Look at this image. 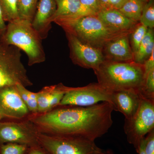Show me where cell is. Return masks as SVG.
Segmentation results:
<instances>
[{
    "label": "cell",
    "mask_w": 154,
    "mask_h": 154,
    "mask_svg": "<svg viewBox=\"0 0 154 154\" xmlns=\"http://www.w3.org/2000/svg\"><path fill=\"white\" fill-rule=\"evenodd\" d=\"M141 94L144 98L154 99V69L145 79Z\"/></svg>",
    "instance_id": "25"
},
{
    "label": "cell",
    "mask_w": 154,
    "mask_h": 154,
    "mask_svg": "<svg viewBox=\"0 0 154 154\" xmlns=\"http://www.w3.org/2000/svg\"><path fill=\"white\" fill-rule=\"evenodd\" d=\"M0 121V145L14 143L29 148L40 146L37 139L38 130L28 118Z\"/></svg>",
    "instance_id": "8"
},
{
    "label": "cell",
    "mask_w": 154,
    "mask_h": 154,
    "mask_svg": "<svg viewBox=\"0 0 154 154\" xmlns=\"http://www.w3.org/2000/svg\"><path fill=\"white\" fill-rule=\"evenodd\" d=\"M148 0H127L119 11L127 18L139 23L142 12Z\"/></svg>",
    "instance_id": "18"
},
{
    "label": "cell",
    "mask_w": 154,
    "mask_h": 154,
    "mask_svg": "<svg viewBox=\"0 0 154 154\" xmlns=\"http://www.w3.org/2000/svg\"><path fill=\"white\" fill-rule=\"evenodd\" d=\"M145 154H154V130L147 135L144 139Z\"/></svg>",
    "instance_id": "29"
},
{
    "label": "cell",
    "mask_w": 154,
    "mask_h": 154,
    "mask_svg": "<svg viewBox=\"0 0 154 154\" xmlns=\"http://www.w3.org/2000/svg\"><path fill=\"white\" fill-rule=\"evenodd\" d=\"M143 97L133 90L114 91L111 93V103L113 110L124 115L125 119L131 118L137 111Z\"/></svg>",
    "instance_id": "13"
},
{
    "label": "cell",
    "mask_w": 154,
    "mask_h": 154,
    "mask_svg": "<svg viewBox=\"0 0 154 154\" xmlns=\"http://www.w3.org/2000/svg\"><path fill=\"white\" fill-rule=\"evenodd\" d=\"M5 22L3 19L2 10L0 8V42L5 31L6 26H7Z\"/></svg>",
    "instance_id": "32"
},
{
    "label": "cell",
    "mask_w": 154,
    "mask_h": 154,
    "mask_svg": "<svg viewBox=\"0 0 154 154\" xmlns=\"http://www.w3.org/2000/svg\"><path fill=\"white\" fill-rule=\"evenodd\" d=\"M2 116H1V113H0V121H2Z\"/></svg>",
    "instance_id": "34"
},
{
    "label": "cell",
    "mask_w": 154,
    "mask_h": 154,
    "mask_svg": "<svg viewBox=\"0 0 154 154\" xmlns=\"http://www.w3.org/2000/svg\"><path fill=\"white\" fill-rule=\"evenodd\" d=\"M0 8L5 22H11L19 19L17 0H0Z\"/></svg>",
    "instance_id": "22"
},
{
    "label": "cell",
    "mask_w": 154,
    "mask_h": 154,
    "mask_svg": "<svg viewBox=\"0 0 154 154\" xmlns=\"http://www.w3.org/2000/svg\"><path fill=\"white\" fill-rule=\"evenodd\" d=\"M54 22L82 42L100 50L111 39L130 33L116 32L107 28L97 15L82 16Z\"/></svg>",
    "instance_id": "4"
},
{
    "label": "cell",
    "mask_w": 154,
    "mask_h": 154,
    "mask_svg": "<svg viewBox=\"0 0 154 154\" xmlns=\"http://www.w3.org/2000/svg\"><path fill=\"white\" fill-rule=\"evenodd\" d=\"M97 16L107 28L116 32L131 33L138 23L131 21L116 9L102 10Z\"/></svg>",
    "instance_id": "15"
},
{
    "label": "cell",
    "mask_w": 154,
    "mask_h": 154,
    "mask_svg": "<svg viewBox=\"0 0 154 154\" xmlns=\"http://www.w3.org/2000/svg\"><path fill=\"white\" fill-rule=\"evenodd\" d=\"M144 139L145 138L141 141L138 149L136 151L139 154H145L144 149L145 142Z\"/></svg>",
    "instance_id": "33"
},
{
    "label": "cell",
    "mask_w": 154,
    "mask_h": 154,
    "mask_svg": "<svg viewBox=\"0 0 154 154\" xmlns=\"http://www.w3.org/2000/svg\"><path fill=\"white\" fill-rule=\"evenodd\" d=\"M38 2V0H17L19 19L32 22Z\"/></svg>",
    "instance_id": "19"
},
{
    "label": "cell",
    "mask_w": 154,
    "mask_h": 154,
    "mask_svg": "<svg viewBox=\"0 0 154 154\" xmlns=\"http://www.w3.org/2000/svg\"><path fill=\"white\" fill-rule=\"evenodd\" d=\"M70 49V57L73 62L80 66L99 68L105 60L101 50L82 42L71 33L66 32Z\"/></svg>",
    "instance_id": "10"
},
{
    "label": "cell",
    "mask_w": 154,
    "mask_h": 154,
    "mask_svg": "<svg viewBox=\"0 0 154 154\" xmlns=\"http://www.w3.org/2000/svg\"><path fill=\"white\" fill-rule=\"evenodd\" d=\"M85 16L97 15L101 11L98 0H79Z\"/></svg>",
    "instance_id": "27"
},
{
    "label": "cell",
    "mask_w": 154,
    "mask_h": 154,
    "mask_svg": "<svg viewBox=\"0 0 154 154\" xmlns=\"http://www.w3.org/2000/svg\"><path fill=\"white\" fill-rule=\"evenodd\" d=\"M113 110L112 104L106 102L88 107L63 105L45 113L30 114L28 118L39 132L76 136L95 141L111 127Z\"/></svg>",
    "instance_id": "1"
},
{
    "label": "cell",
    "mask_w": 154,
    "mask_h": 154,
    "mask_svg": "<svg viewBox=\"0 0 154 154\" xmlns=\"http://www.w3.org/2000/svg\"><path fill=\"white\" fill-rule=\"evenodd\" d=\"M42 38L31 22L20 19L8 22L0 43L16 46L27 54L30 66L46 60Z\"/></svg>",
    "instance_id": "3"
},
{
    "label": "cell",
    "mask_w": 154,
    "mask_h": 154,
    "mask_svg": "<svg viewBox=\"0 0 154 154\" xmlns=\"http://www.w3.org/2000/svg\"><path fill=\"white\" fill-rule=\"evenodd\" d=\"M111 93L98 83L80 88L66 87L65 94L58 106L88 107L102 102L111 103Z\"/></svg>",
    "instance_id": "9"
},
{
    "label": "cell",
    "mask_w": 154,
    "mask_h": 154,
    "mask_svg": "<svg viewBox=\"0 0 154 154\" xmlns=\"http://www.w3.org/2000/svg\"><path fill=\"white\" fill-rule=\"evenodd\" d=\"M56 9L55 0H38L31 24L42 39L47 37L51 28V19L55 14Z\"/></svg>",
    "instance_id": "14"
},
{
    "label": "cell",
    "mask_w": 154,
    "mask_h": 154,
    "mask_svg": "<svg viewBox=\"0 0 154 154\" xmlns=\"http://www.w3.org/2000/svg\"><path fill=\"white\" fill-rule=\"evenodd\" d=\"M94 72L98 84L107 91L133 90L141 94L144 82L143 65L105 60Z\"/></svg>",
    "instance_id": "2"
},
{
    "label": "cell",
    "mask_w": 154,
    "mask_h": 154,
    "mask_svg": "<svg viewBox=\"0 0 154 154\" xmlns=\"http://www.w3.org/2000/svg\"><path fill=\"white\" fill-rule=\"evenodd\" d=\"M147 28L138 23L130 33V43L134 54L136 52L141 42L145 36Z\"/></svg>",
    "instance_id": "23"
},
{
    "label": "cell",
    "mask_w": 154,
    "mask_h": 154,
    "mask_svg": "<svg viewBox=\"0 0 154 154\" xmlns=\"http://www.w3.org/2000/svg\"><path fill=\"white\" fill-rule=\"evenodd\" d=\"M16 87L30 114L38 113L37 93L28 91L25 87L20 84H17Z\"/></svg>",
    "instance_id": "20"
},
{
    "label": "cell",
    "mask_w": 154,
    "mask_h": 154,
    "mask_svg": "<svg viewBox=\"0 0 154 154\" xmlns=\"http://www.w3.org/2000/svg\"><path fill=\"white\" fill-rule=\"evenodd\" d=\"M129 34L118 36L104 45L101 51L105 60L118 62L134 61V53L130 43Z\"/></svg>",
    "instance_id": "12"
},
{
    "label": "cell",
    "mask_w": 154,
    "mask_h": 154,
    "mask_svg": "<svg viewBox=\"0 0 154 154\" xmlns=\"http://www.w3.org/2000/svg\"><path fill=\"white\" fill-rule=\"evenodd\" d=\"M0 113L2 119L11 120L25 119L30 115L16 85L0 88Z\"/></svg>",
    "instance_id": "11"
},
{
    "label": "cell",
    "mask_w": 154,
    "mask_h": 154,
    "mask_svg": "<svg viewBox=\"0 0 154 154\" xmlns=\"http://www.w3.org/2000/svg\"><path fill=\"white\" fill-rule=\"evenodd\" d=\"M143 65L144 72V78L145 79L149 73L153 69H154V51Z\"/></svg>",
    "instance_id": "30"
},
{
    "label": "cell",
    "mask_w": 154,
    "mask_h": 154,
    "mask_svg": "<svg viewBox=\"0 0 154 154\" xmlns=\"http://www.w3.org/2000/svg\"><path fill=\"white\" fill-rule=\"evenodd\" d=\"M55 86H46L37 92L38 113H44L50 110L51 97Z\"/></svg>",
    "instance_id": "21"
},
{
    "label": "cell",
    "mask_w": 154,
    "mask_h": 154,
    "mask_svg": "<svg viewBox=\"0 0 154 154\" xmlns=\"http://www.w3.org/2000/svg\"><path fill=\"white\" fill-rule=\"evenodd\" d=\"M26 154H49L41 146L29 148Z\"/></svg>",
    "instance_id": "31"
},
{
    "label": "cell",
    "mask_w": 154,
    "mask_h": 154,
    "mask_svg": "<svg viewBox=\"0 0 154 154\" xmlns=\"http://www.w3.org/2000/svg\"><path fill=\"white\" fill-rule=\"evenodd\" d=\"M21 57V50L18 48L0 43V88L17 84L25 88L33 86Z\"/></svg>",
    "instance_id": "6"
},
{
    "label": "cell",
    "mask_w": 154,
    "mask_h": 154,
    "mask_svg": "<svg viewBox=\"0 0 154 154\" xmlns=\"http://www.w3.org/2000/svg\"><path fill=\"white\" fill-rule=\"evenodd\" d=\"M101 11L116 9L119 10L127 0H98Z\"/></svg>",
    "instance_id": "28"
},
{
    "label": "cell",
    "mask_w": 154,
    "mask_h": 154,
    "mask_svg": "<svg viewBox=\"0 0 154 154\" xmlns=\"http://www.w3.org/2000/svg\"><path fill=\"white\" fill-rule=\"evenodd\" d=\"M139 23L148 28L154 27V0H148L142 12Z\"/></svg>",
    "instance_id": "24"
},
{
    "label": "cell",
    "mask_w": 154,
    "mask_h": 154,
    "mask_svg": "<svg viewBox=\"0 0 154 154\" xmlns=\"http://www.w3.org/2000/svg\"><path fill=\"white\" fill-rule=\"evenodd\" d=\"M29 147L24 145L7 143L0 145V154H26Z\"/></svg>",
    "instance_id": "26"
},
{
    "label": "cell",
    "mask_w": 154,
    "mask_h": 154,
    "mask_svg": "<svg viewBox=\"0 0 154 154\" xmlns=\"http://www.w3.org/2000/svg\"><path fill=\"white\" fill-rule=\"evenodd\" d=\"M154 51V33L153 29L148 28L136 52L134 54V62L143 65Z\"/></svg>",
    "instance_id": "17"
},
{
    "label": "cell",
    "mask_w": 154,
    "mask_h": 154,
    "mask_svg": "<svg viewBox=\"0 0 154 154\" xmlns=\"http://www.w3.org/2000/svg\"><path fill=\"white\" fill-rule=\"evenodd\" d=\"M56 11L51 22L85 16L79 0H55Z\"/></svg>",
    "instance_id": "16"
},
{
    "label": "cell",
    "mask_w": 154,
    "mask_h": 154,
    "mask_svg": "<svg viewBox=\"0 0 154 154\" xmlns=\"http://www.w3.org/2000/svg\"><path fill=\"white\" fill-rule=\"evenodd\" d=\"M37 139L40 146L49 154H111L99 147L95 141L82 137L38 131Z\"/></svg>",
    "instance_id": "5"
},
{
    "label": "cell",
    "mask_w": 154,
    "mask_h": 154,
    "mask_svg": "<svg viewBox=\"0 0 154 154\" xmlns=\"http://www.w3.org/2000/svg\"><path fill=\"white\" fill-rule=\"evenodd\" d=\"M154 128V99L143 97L131 118L125 119L124 129L128 141L137 151L141 141Z\"/></svg>",
    "instance_id": "7"
}]
</instances>
